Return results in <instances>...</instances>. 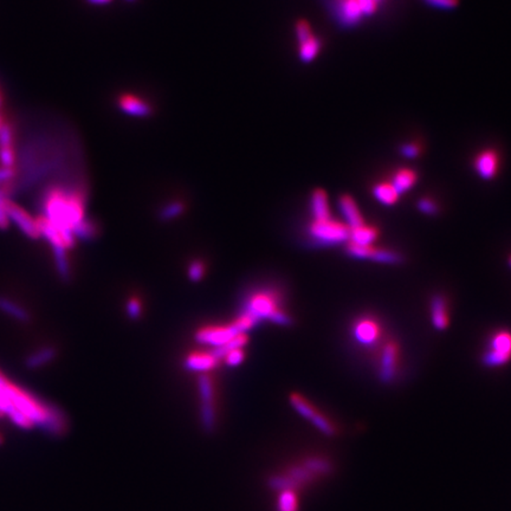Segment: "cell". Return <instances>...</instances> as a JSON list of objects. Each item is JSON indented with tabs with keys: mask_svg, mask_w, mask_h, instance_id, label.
<instances>
[{
	"mask_svg": "<svg viewBox=\"0 0 511 511\" xmlns=\"http://www.w3.org/2000/svg\"><path fill=\"white\" fill-rule=\"evenodd\" d=\"M4 417L19 429L32 430L38 426L51 436H64L69 429L68 418L61 408L17 386L0 371V418Z\"/></svg>",
	"mask_w": 511,
	"mask_h": 511,
	"instance_id": "6da1fadb",
	"label": "cell"
},
{
	"mask_svg": "<svg viewBox=\"0 0 511 511\" xmlns=\"http://www.w3.org/2000/svg\"><path fill=\"white\" fill-rule=\"evenodd\" d=\"M333 474V463L322 455H310L284 465L269 477L268 486L273 491L293 490L301 493Z\"/></svg>",
	"mask_w": 511,
	"mask_h": 511,
	"instance_id": "7a4b0ae2",
	"label": "cell"
},
{
	"mask_svg": "<svg viewBox=\"0 0 511 511\" xmlns=\"http://www.w3.org/2000/svg\"><path fill=\"white\" fill-rule=\"evenodd\" d=\"M45 218L61 228L74 232L75 228L87 218L85 216V195L78 190L49 188L43 198Z\"/></svg>",
	"mask_w": 511,
	"mask_h": 511,
	"instance_id": "3957f363",
	"label": "cell"
},
{
	"mask_svg": "<svg viewBox=\"0 0 511 511\" xmlns=\"http://www.w3.org/2000/svg\"><path fill=\"white\" fill-rule=\"evenodd\" d=\"M240 314L257 324L269 321L278 326H289L293 322L290 314L284 309L283 295L276 288H257L244 300Z\"/></svg>",
	"mask_w": 511,
	"mask_h": 511,
	"instance_id": "277c9868",
	"label": "cell"
},
{
	"mask_svg": "<svg viewBox=\"0 0 511 511\" xmlns=\"http://www.w3.org/2000/svg\"><path fill=\"white\" fill-rule=\"evenodd\" d=\"M307 235L314 247H338L348 243L350 228L343 221L333 218L312 221L307 228Z\"/></svg>",
	"mask_w": 511,
	"mask_h": 511,
	"instance_id": "5b68a950",
	"label": "cell"
},
{
	"mask_svg": "<svg viewBox=\"0 0 511 511\" xmlns=\"http://www.w3.org/2000/svg\"><path fill=\"white\" fill-rule=\"evenodd\" d=\"M198 393L200 424L207 432H212L218 425L217 388L209 373L199 376Z\"/></svg>",
	"mask_w": 511,
	"mask_h": 511,
	"instance_id": "8992f818",
	"label": "cell"
},
{
	"mask_svg": "<svg viewBox=\"0 0 511 511\" xmlns=\"http://www.w3.org/2000/svg\"><path fill=\"white\" fill-rule=\"evenodd\" d=\"M290 405L295 411L305 420H308L315 429L320 431L321 433L326 434L328 437H334L338 434V426L334 421L326 416L322 411H320L312 401L308 400L304 395L300 393H291L289 397Z\"/></svg>",
	"mask_w": 511,
	"mask_h": 511,
	"instance_id": "52a82bcc",
	"label": "cell"
},
{
	"mask_svg": "<svg viewBox=\"0 0 511 511\" xmlns=\"http://www.w3.org/2000/svg\"><path fill=\"white\" fill-rule=\"evenodd\" d=\"M511 360V331L500 329L490 335L483 354V364L486 367L498 368Z\"/></svg>",
	"mask_w": 511,
	"mask_h": 511,
	"instance_id": "ba28073f",
	"label": "cell"
},
{
	"mask_svg": "<svg viewBox=\"0 0 511 511\" xmlns=\"http://www.w3.org/2000/svg\"><path fill=\"white\" fill-rule=\"evenodd\" d=\"M383 329L379 321L373 316H360L350 326V336L354 343L364 348L378 346L381 340Z\"/></svg>",
	"mask_w": 511,
	"mask_h": 511,
	"instance_id": "9c48e42d",
	"label": "cell"
},
{
	"mask_svg": "<svg viewBox=\"0 0 511 511\" xmlns=\"http://www.w3.org/2000/svg\"><path fill=\"white\" fill-rule=\"evenodd\" d=\"M242 334L235 324H207L195 333V340L202 345L212 347V350L221 348L230 343L237 335Z\"/></svg>",
	"mask_w": 511,
	"mask_h": 511,
	"instance_id": "30bf717a",
	"label": "cell"
},
{
	"mask_svg": "<svg viewBox=\"0 0 511 511\" xmlns=\"http://www.w3.org/2000/svg\"><path fill=\"white\" fill-rule=\"evenodd\" d=\"M400 366V348L395 341H387L380 347L378 376L380 381L390 383L395 380Z\"/></svg>",
	"mask_w": 511,
	"mask_h": 511,
	"instance_id": "8fae6325",
	"label": "cell"
},
{
	"mask_svg": "<svg viewBox=\"0 0 511 511\" xmlns=\"http://www.w3.org/2000/svg\"><path fill=\"white\" fill-rule=\"evenodd\" d=\"M37 225L41 237H44L51 247H61V249L69 251L76 245L78 240L75 237L74 232L54 224L43 214L37 218Z\"/></svg>",
	"mask_w": 511,
	"mask_h": 511,
	"instance_id": "7c38bea8",
	"label": "cell"
},
{
	"mask_svg": "<svg viewBox=\"0 0 511 511\" xmlns=\"http://www.w3.org/2000/svg\"><path fill=\"white\" fill-rule=\"evenodd\" d=\"M346 252L350 257L361 261H371L380 264H398L401 261V254L388 249H381L376 245L369 247H357L354 244L347 243Z\"/></svg>",
	"mask_w": 511,
	"mask_h": 511,
	"instance_id": "4fadbf2b",
	"label": "cell"
},
{
	"mask_svg": "<svg viewBox=\"0 0 511 511\" xmlns=\"http://www.w3.org/2000/svg\"><path fill=\"white\" fill-rule=\"evenodd\" d=\"M5 210L8 214V221H12L24 235L30 240H38L41 237L38 230L37 219L26 212L18 204L8 198L4 199Z\"/></svg>",
	"mask_w": 511,
	"mask_h": 511,
	"instance_id": "5bb4252c",
	"label": "cell"
},
{
	"mask_svg": "<svg viewBox=\"0 0 511 511\" xmlns=\"http://www.w3.org/2000/svg\"><path fill=\"white\" fill-rule=\"evenodd\" d=\"M221 359L214 353V350H197L191 352L185 357L184 366L187 371H198L200 374L210 373L217 368Z\"/></svg>",
	"mask_w": 511,
	"mask_h": 511,
	"instance_id": "9a60e30c",
	"label": "cell"
},
{
	"mask_svg": "<svg viewBox=\"0 0 511 511\" xmlns=\"http://www.w3.org/2000/svg\"><path fill=\"white\" fill-rule=\"evenodd\" d=\"M335 8L338 20L343 26L357 25L364 17L360 0H338Z\"/></svg>",
	"mask_w": 511,
	"mask_h": 511,
	"instance_id": "2e32d148",
	"label": "cell"
},
{
	"mask_svg": "<svg viewBox=\"0 0 511 511\" xmlns=\"http://www.w3.org/2000/svg\"><path fill=\"white\" fill-rule=\"evenodd\" d=\"M118 106L125 114L136 118H146L152 114L151 104L134 94H122L118 99Z\"/></svg>",
	"mask_w": 511,
	"mask_h": 511,
	"instance_id": "e0dca14e",
	"label": "cell"
},
{
	"mask_svg": "<svg viewBox=\"0 0 511 511\" xmlns=\"http://www.w3.org/2000/svg\"><path fill=\"white\" fill-rule=\"evenodd\" d=\"M474 169L479 177L484 180H491L496 177L500 166V159L496 152L493 149H486L479 153L474 159Z\"/></svg>",
	"mask_w": 511,
	"mask_h": 511,
	"instance_id": "ac0fdd59",
	"label": "cell"
},
{
	"mask_svg": "<svg viewBox=\"0 0 511 511\" xmlns=\"http://www.w3.org/2000/svg\"><path fill=\"white\" fill-rule=\"evenodd\" d=\"M338 209L345 219V224L350 228H357L364 224V216L357 207V202L350 195H343L338 199Z\"/></svg>",
	"mask_w": 511,
	"mask_h": 511,
	"instance_id": "d6986e66",
	"label": "cell"
},
{
	"mask_svg": "<svg viewBox=\"0 0 511 511\" xmlns=\"http://www.w3.org/2000/svg\"><path fill=\"white\" fill-rule=\"evenodd\" d=\"M431 322L437 331H445L449 327V308L448 302L443 295H434L431 300Z\"/></svg>",
	"mask_w": 511,
	"mask_h": 511,
	"instance_id": "ffe728a7",
	"label": "cell"
},
{
	"mask_svg": "<svg viewBox=\"0 0 511 511\" xmlns=\"http://www.w3.org/2000/svg\"><path fill=\"white\" fill-rule=\"evenodd\" d=\"M379 237V230L376 226L364 224L357 228H350V240L348 243L357 247H369L374 245Z\"/></svg>",
	"mask_w": 511,
	"mask_h": 511,
	"instance_id": "44dd1931",
	"label": "cell"
},
{
	"mask_svg": "<svg viewBox=\"0 0 511 511\" xmlns=\"http://www.w3.org/2000/svg\"><path fill=\"white\" fill-rule=\"evenodd\" d=\"M310 212H312L313 221H324V219L331 218L329 200H328V195L324 190L317 188L312 193Z\"/></svg>",
	"mask_w": 511,
	"mask_h": 511,
	"instance_id": "7402d4cb",
	"label": "cell"
},
{
	"mask_svg": "<svg viewBox=\"0 0 511 511\" xmlns=\"http://www.w3.org/2000/svg\"><path fill=\"white\" fill-rule=\"evenodd\" d=\"M371 193L376 202H379L383 207H393L400 198L399 192L395 190L392 183H388V181H383V183L374 185Z\"/></svg>",
	"mask_w": 511,
	"mask_h": 511,
	"instance_id": "603a6c76",
	"label": "cell"
},
{
	"mask_svg": "<svg viewBox=\"0 0 511 511\" xmlns=\"http://www.w3.org/2000/svg\"><path fill=\"white\" fill-rule=\"evenodd\" d=\"M417 179H418V176L416 172L413 169L405 167V168L397 169L394 172L390 183L401 195L402 193L410 191L416 185Z\"/></svg>",
	"mask_w": 511,
	"mask_h": 511,
	"instance_id": "cb8c5ba5",
	"label": "cell"
},
{
	"mask_svg": "<svg viewBox=\"0 0 511 511\" xmlns=\"http://www.w3.org/2000/svg\"><path fill=\"white\" fill-rule=\"evenodd\" d=\"M300 493L293 490L277 491L275 511H300Z\"/></svg>",
	"mask_w": 511,
	"mask_h": 511,
	"instance_id": "d4e9b609",
	"label": "cell"
},
{
	"mask_svg": "<svg viewBox=\"0 0 511 511\" xmlns=\"http://www.w3.org/2000/svg\"><path fill=\"white\" fill-rule=\"evenodd\" d=\"M56 355H57V350H56L55 347H42V348L27 357L25 361L26 367L31 368V369L43 367L45 364H48L50 361L54 360Z\"/></svg>",
	"mask_w": 511,
	"mask_h": 511,
	"instance_id": "484cf974",
	"label": "cell"
},
{
	"mask_svg": "<svg viewBox=\"0 0 511 511\" xmlns=\"http://www.w3.org/2000/svg\"><path fill=\"white\" fill-rule=\"evenodd\" d=\"M0 312L8 314V316H11L15 320L20 321V322L30 321L29 312L22 305L17 304V302L13 301L11 298L0 296Z\"/></svg>",
	"mask_w": 511,
	"mask_h": 511,
	"instance_id": "4316f807",
	"label": "cell"
},
{
	"mask_svg": "<svg viewBox=\"0 0 511 511\" xmlns=\"http://www.w3.org/2000/svg\"><path fill=\"white\" fill-rule=\"evenodd\" d=\"M320 50L321 41L315 35H313L312 37L308 38L307 41L300 44L298 55H300V59H301L302 62L309 63L316 59V56L319 55Z\"/></svg>",
	"mask_w": 511,
	"mask_h": 511,
	"instance_id": "83f0119b",
	"label": "cell"
},
{
	"mask_svg": "<svg viewBox=\"0 0 511 511\" xmlns=\"http://www.w3.org/2000/svg\"><path fill=\"white\" fill-rule=\"evenodd\" d=\"M97 230H99V228H97L95 221L89 219V218H85L75 228L74 235L76 240H92L97 235Z\"/></svg>",
	"mask_w": 511,
	"mask_h": 511,
	"instance_id": "f1b7e54d",
	"label": "cell"
},
{
	"mask_svg": "<svg viewBox=\"0 0 511 511\" xmlns=\"http://www.w3.org/2000/svg\"><path fill=\"white\" fill-rule=\"evenodd\" d=\"M52 250H54L56 266H57L59 276L63 277L64 280H68L70 276V263L68 258V251L61 249V247H52Z\"/></svg>",
	"mask_w": 511,
	"mask_h": 511,
	"instance_id": "f546056e",
	"label": "cell"
},
{
	"mask_svg": "<svg viewBox=\"0 0 511 511\" xmlns=\"http://www.w3.org/2000/svg\"><path fill=\"white\" fill-rule=\"evenodd\" d=\"M185 207L184 202H168L167 205L162 207L161 212H160V219L162 221H172L174 218L179 217L184 212Z\"/></svg>",
	"mask_w": 511,
	"mask_h": 511,
	"instance_id": "4dcf8cb0",
	"label": "cell"
},
{
	"mask_svg": "<svg viewBox=\"0 0 511 511\" xmlns=\"http://www.w3.org/2000/svg\"><path fill=\"white\" fill-rule=\"evenodd\" d=\"M205 273H207V264L202 259H193L188 264L187 275L192 282L195 283L200 282L205 277Z\"/></svg>",
	"mask_w": 511,
	"mask_h": 511,
	"instance_id": "1f68e13d",
	"label": "cell"
},
{
	"mask_svg": "<svg viewBox=\"0 0 511 511\" xmlns=\"http://www.w3.org/2000/svg\"><path fill=\"white\" fill-rule=\"evenodd\" d=\"M125 312H127L129 319L139 320L141 315H142V312H144L142 301H141L140 298L136 297V296L129 297L127 304H125Z\"/></svg>",
	"mask_w": 511,
	"mask_h": 511,
	"instance_id": "d6a6232c",
	"label": "cell"
},
{
	"mask_svg": "<svg viewBox=\"0 0 511 511\" xmlns=\"http://www.w3.org/2000/svg\"><path fill=\"white\" fill-rule=\"evenodd\" d=\"M245 359V348H233L225 354L223 360L228 367H237L243 362Z\"/></svg>",
	"mask_w": 511,
	"mask_h": 511,
	"instance_id": "836d02e7",
	"label": "cell"
},
{
	"mask_svg": "<svg viewBox=\"0 0 511 511\" xmlns=\"http://www.w3.org/2000/svg\"><path fill=\"white\" fill-rule=\"evenodd\" d=\"M295 33H296V38H297L298 44H301L303 42L307 41L308 38L312 37L314 33L312 31V26L309 23L301 19L296 23L295 26Z\"/></svg>",
	"mask_w": 511,
	"mask_h": 511,
	"instance_id": "e575fe53",
	"label": "cell"
},
{
	"mask_svg": "<svg viewBox=\"0 0 511 511\" xmlns=\"http://www.w3.org/2000/svg\"><path fill=\"white\" fill-rule=\"evenodd\" d=\"M15 161L16 154L13 146L0 147V162H1L3 167H13Z\"/></svg>",
	"mask_w": 511,
	"mask_h": 511,
	"instance_id": "d590c367",
	"label": "cell"
},
{
	"mask_svg": "<svg viewBox=\"0 0 511 511\" xmlns=\"http://www.w3.org/2000/svg\"><path fill=\"white\" fill-rule=\"evenodd\" d=\"M418 209L420 212H423L424 214H429V216H433V214L438 212V205L433 200H431L430 198H423L418 202Z\"/></svg>",
	"mask_w": 511,
	"mask_h": 511,
	"instance_id": "8d00e7d4",
	"label": "cell"
},
{
	"mask_svg": "<svg viewBox=\"0 0 511 511\" xmlns=\"http://www.w3.org/2000/svg\"><path fill=\"white\" fill-rule=\"evenodd\" d=\"M426 1L432 8L441 10H452L458 5V0H426Z\"/></svg>",
	"mask_w": 511,
	"mask_h": 511,
	"instance_id": "74e56055",
	"label": "cell"
},
{
	"mask_svg": "<svg viewBox=\"0 0 511 511\" xmlns=\"http://www.w3.org/2000/svg\"><path fill=\"white\" fill-rule=\"evenodd\" d=\"M401 154L404 155L405 158L414 159L420 154V148L418 144H406L401 147Z\"/></svg>",
	"mask_w": 511,
	"mask_h": 511,
	"instance_id": "f35d334b",
	"label": "cell"
},
{
	"mask_svg": "<svg viewBox=\"0 0 511 511\" xmlns=\"http://www.w3.org/2000/svg\"><path fill=\"white\" fill-rule=\"evenodd\" d=\"M6 198L4 195L0 193V230H6L10 225L8 214L5 210L4 199Z\"/></svg>",
	"mask_w": 511,
	"mask_h": 511,
	"instance_id": "ab89813d",
	"label": "cell"
},
{
	"mask_svg": "<svg viewBox=\"0 0 511 511\" xmlns=\"http://www.w3.org/2000/svg\"><path fill=\"white\" fill-rule=\"evenodd\" d=\"M16 169L13 167H0V183L10 180L15 177Z\"/></svg>",
	"mask_w": 511,
	"mask_h": 511,
	"instance_id": "60d3db41",
	"label": "cell"
},
{
	"mask_svg": "<svg viewBox=\"0 0 511 511\" xmlns=\"http://www.w3.org/2000/svg\"><path fill=\"white\" fill-rule=\"evenodd\" d=\"M87 1H88L89 4L92 5H106L109 4L111 0H87Z\"/></svg>",
	"mask_w": 511,
	"mask_h": 511,
	"instance_id": "b9f144b4",
	"label": "cell"
},
{
	"mask_svg": "<svg viewBox=\"0 0 511 511\" xmlns=\"http://www.w3.org/2000/svg\"><path fill=\"white\" fill-rule=\"evenodd\" d=\"M3 443H4V438H3V434L0 433V446L3 445Z\"/></svg>",
	"mask_w": 511,
	"mask_h": 511,
	"instance_id": "7bdbcfd3",
	"label": "cell"
},
{
	"mask_svg": "<svg viewBox=\"0 0 511 511\" xmlns=\"http://www.w3.org/2000/svg\"><path fill=\"white\" fill-rule=\"evenodd\" d=\"M3 106V95H1V92H0V107Z\"/></svg>",
	"mask_w": 511,
	"mask_h": 511,
	"instance_id": "ee69618b",
	"label": "cell"
},
{
	"mask_svg": "<svg viewBox=\"0 0 511 511\" xmlns=\"http://www.w3.org/2000/svg\"><path fill=\"white\" fill-rule=\"evenodd\" d=\"M4 122H3V120H1V118H0V127H1V125H3Z\"/></svg>",
	"mask_w": 511,
	"mask_h": 511,
	"instance_id": "f6af8a7d",
	"label": "cell"
},
{
	"mask_svg": "<svg viewBox=\"0 0 511 511\" xmlns=\"http://www.w3.org/2000/svg\"><path fill=\"white\" fill-rule=\"evenodd\" d=\"M509 265H510V266H511V254H510V257H509Z\"/></svg>",
	"mask_w": 511,
	"mask_h": 511,
	"instance_id": "bcb514c9",
	"label": "cell"
},
{
	"mask_svg": "<svg viewBox=\"0 0 511 511\" xmlns=\"http://www.w3.org/2000/svg\"><path fill=\"white\" fill-rule=\"evenodd\" d=\"M376 1H378V3H379L380 0H376Z\"/></svg>",
	"mask_w": 511,
	"mask_h": 511,
	"instance_id": "7dc6e473",
	"label": "cell"
},
{
	"mask_svg": "<svg viewBox=\"0 0 511 511\" xmlns=\"http://www.w3.org/2000/svg\"><path fill=\"white\" fill-rule=\"evenodd\" d=\"M128 1H132V0H128Z\"/></svg>",
	"mask_w": 511,
	"mask_h": 511,
	"instance_id": "c3c4849f",
	"label": "cell"
}]
</instances>
